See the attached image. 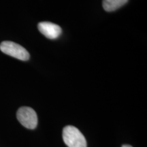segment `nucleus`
Masks as SVG:
<instances>
[{
    "label": "nucleus",
    "instance_id": "nucleus-1",
    "mask_svg": "<svg viewBox=\"0 0 147 147\" xmlns=\"http://www.w3.org/2000/svg\"><path fill=\"white\" fill-rule=\"evenodd\" d=\"M63 139L68 147H87L85 138L76 127H65L63 129Z\"/></svg>",
    "mask_w": 147,
    "mask_h": 147
},
{
    "label": "nucleus",
    "instance_id": "nucleus-2",
    "mask_svg": "<svg viewBox=\"0 0 147 147\" xmlns=\"http://www.w3.org/2000/svg\"><path fill=\"white\" fill-rule=\"evenodd\" d=\"M0 50L4 54L21 61H27L30 57L29 52L25 48L14 42H2L0 44Z\"/></svg>",
    "mask_w": 147,
    "mask_h": 147
},
{
    "label": "nucleus",
    "instance_id": "nucleus-3",
    "mask_svg": "<svg viewBox=\"0 0 147 147\" xmlns=\"http://www.w3.org/2000/svg\"><path fill=\"white\" fill-rule=\"evenodd\" d=\"M18 121L22 125L27 129H34L38 125V117L35 110L30 107L23 106L16 113Z\"/></svg>",
    "mask_w": 147,
    "mask_h": 147
},
{
    "label": "nucleus",
    "instance_id": "nucleus-4",
    "mask_svg": "<svg viewBox=\"0 0 147 147\" xmlns=\"http://www.w3.org/2000/svg\"><path fill=\"white\" fill-rule=\"evenodd\" d=\"M38 28L42 35L51 40L57 39L62 33V29L58 25L51 22H41L38 24Z\"/></svg>",
    "mask_w": 147,
    "mask_h": 147
},
{
    "label": "nucleus",
    "instance_id": "nucleus-5",
    "mask_svg": "<svg viewBox=\"0 0 147 147\" xmlns=\"http://www.w3.org/2000/svg\"><path fill=\"white\" fill-rule=\"evenodd\" d=\"M129 0H103L102 5L106 12H113L126 4Z\"/></svg>",
    "mask_w": 147,
    "mask_h": 147
},
{
    "label": "nucleus",
    "instance_id": "nucleus-6",
    "mask_svg": "<svg viewBox=\"0 0 147 147\" xmlns=\"http://www.w3.org/2000/svg\"><path fill=\"white\" fill-rule=\"evenodd\" d=\"M121 147H132L131 146H130V145H127V144H125V145H123Z\"/></svg>",
    "mask_w": 147,
    "mask_h": 147
}]
</instances>
